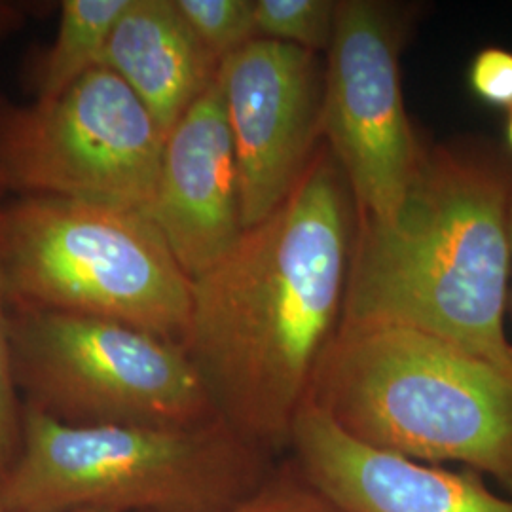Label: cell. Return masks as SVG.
<instances>
[{
  "label": "cell",
  "mask_w": 512,
  "mask_h": 512,
  "mask_svg": "<svg viewBox=\"0 0 512 512\" xmlns=\"http://www.w3.org/2000/svg\"><path fill=\"white\" fill-rule=\"evenodd\" d=\"M355 226L348 181L321 141L285 202L192 279L183 348L220 421L268 458L289 450L340 325Z\"/></svg>",
  "instance_id": "obj_1"
},
{
  "label": "cell",
  "mask_w": 512,
  "mask_h": 512,
  "mask_svg": "<svg viewBox=\"0 0 512 512\" xmlns=\"http://www.w3.org/2000/svg\"><path fill=\"white\" fill-rule=\"evenodd\" d=\"M512 164L467 145L427 147L387 220L357 217L338 327L416 330L512 366Z\"/></svg>",
  "instance_id": "obj_2"
},
{
  "label": "cell",
  "mask_w": 512,
  "mask_h": 512,
  "mask_svg": "<svg viewBox=\"0 0 512 512\" xmlns=\"http://www.w3.org/2000/svg\"><path fill=\"white\" fill-rule=\"evenodd\" d=\"M308 401L368 446L465 463L512 494V366L416 330L338 327Z\"/></svg>",
  "instance_id": "obj_3"
},
{
  "label": "cell",
  "mask_w": 512,
  "mask_h": 512,
  "mask_svg": "<svg viewBox=\"0 0 512 512\" xmlns=\"http://www.w3.org/2000/svg\"><path fill=\"white\" fill-rule=\"evenodd\" d=\"M272 469V458L220 420L183 429L82 427L23 404L0 505L6 512H219Z\"/></svg>",
  "instance_id": "obj_4"
},
{
  "label": "cell",
  "mask_w": 512,
  "mask_h": 512,
  "mask_svg": "<svg viewBox=\"0 0 512 512\" xmlns=\"http://www.w3.org/2000/svg\"><path fill=\"white\" fill-rule=\"evenodd\" d=\"M0 253L10 308L109 319L183 346L192 279L148 213L4 198Z\"/></svg>",
  "instance_id": "obj_5"
},
{
  "label": "cell",
  "mask_w": 512,
  "mask_h": 512,
  "mask_svg": "<svg viewBox=\"0 0 512 512\" xmlns=\"http://www.w3.org/2000/svg\"><path fill=\"white\" fill-rule=\"evenodd\" d=\"M25 406L67 425L200 427L220 420L181 344L109 319L10 308Z\"/></svg>",
  "instance_id": "obj_6"
},
{
  "label": "cell",
  "mask_w": 512,
  "mask_h": 512,
  "mask_svg": "<svg viewBox=\"0 0 512 512\" xmlns=\"http://www.w3.org/2000/svg\"><path fill=\"white\" fill-rule=\"evenodd\" d=\"M164 139L128 84L105 67L50 99L0 97V192L148 213Z\"/></svg>",
  "instance_id": "obj_7"
},
{
  "label": "cell",
  "mask_w": 512,
  "mask_h": 512,
  "mask_svg": "<svg viewBox=\"0 0 512 512\" xmlns=\"http://www.w3.org/2000/svg\"><path fill=\"white\" fill-rule=\"evenodd\" d=\"M408 23V10L391 2H336L321 141L340 165L361 219L387 220L399 211L427 152L401 90Z\"/></svg>",
  "instance_id": "obj_8"
},
{
  "label": "cell",
  "mask_w": 512,
  "mask_h": 512,
  "mask_svg": "<svg viewBox=\"0 0 512 512\" xmlns=\"http://www.w3.org/2000/svg\"><path fill=\"white\" fill-rule=\"evenodd\" d=\"M243 228L285 202L321 143L325 69L308 50L255 38L220 65Z\"/></svg>",
  "instance_id": "obj_9"
},
{
  "label": "cell",
  "mask_w": 512,
  "mask_h": 512,
  "mask_svg": "<svg viewBox=\"0 0 512 512\" xmlns=\"http://www.w3.org/2000/svg\"><path fill=\"white\" fill-rule=\"evenodd\" d=\"M148 217L190 279L241 238L238 165L220 78L165 135Z\"/></svg>",
  "instance_id": "obj_10"
},
{
  "label": "cell",
  "mask_w": 512,
  "mask_h": 512,
  "mask_svg": "<svg viewBox=\"0 0 512 512\" xmlns=\"http://www.w3.org/2000/svg\"><path fill=\"white\" fill-rule=\"evenodd\" d=\"M289 450L296 469L342 512H512L471 473H452L353 439L306 401Z\"/></svg>",
  "instance_id": "obj_11"
},
{
  "label": "cell",
  "mask_w": 512,
  "mask_h": 512,
  "mask_svg": "<svg viewBox=\"0 0 512 512\" xmlns=\"http://www.w3.org/2000/svg\"><path fill=\"white\" fill-rule=\"evenodd\" d=\"M175 0H129L110 33L101 67L128 84L167 135L219 78Z\"/></svg>",
  "instance_id": "obj_12"
},
{
  "label": "cell",
  "mask_w": 512,
  "mask_h": 512,
  "mask_svg": "<svg viewBox=\"0 0 512 512\" xmlns=\"http://www.w3.org/2000/svg\"><path fill=\"white\" fill-rule=\"evenodd\" d=\"M129 0H63L52 46L31 71L37 99H50L101 67L110 33Z\"/></svg>",
  "instance_id": "obj_13"
},
{
  "label": "cell",
  "mask_w": 512,
  "mask_h": 512,
  "mask_svg": "<svg viewBox=\"0 0 512 512\" xmlns=\"http://www.w3.org/2000/svg\"><path fill=\"white\" fill-rule=\"evenodd\" d=\"M336 19L334 0H255L256 37L327 52Z\"/></svg>",
  "instance_id": "obj_14"
},
{
  "label": "cell",
  "mask_w": 512,
  "mask_h": 512,
  "mask_svg": "<svg viewBox=\"0 0 512 512\" xmlns=\"http://www.w3.org/2000/svg\"><path fill=\"white\" fill-rule=\"evenodd\" d=\"M194 35L220 63L255 40V0H175Z\"/></svg>",
  "instance_id": "obj_15"
},
{
  "label": "cell",
  "mask_w": 512,
  "mask_h": 512,
  "mask_svg": "<svg viewBox=\"0 0 512 512\" xmlns=\"http://www.w3.org/2000/svg\"><path fill=\"white\" fill-rule=\"evenodd\" d=\"M219 512H342L319 494L293 461L274 467L260 486Z\"/></svg>",
  "instance_id": "obj_16"
},
{
  "label": "cell",
  "mask_w": 512,
  "mask_h": 512,
  "mask_svg": "<svg viewBox=\"0 0 512 512\" xmlns=\"http://www.w3.org/2000/svg\"><path fill=\"white\" fill-rule=\"evenodd\" d=\"M4 198L6 196L0 192V207ZM21 412L23 406L19 404L10 349V300L0 253V476L18 454Z\"/></svg>",
  "instance_id": "obj_17"
},
{
  "label": "cell",
  "mask_w": 512,
  "mask_h": 512,
  "mask_svg": "<svg viewBox=\"0 0 512 512\" xmlns=\"http://www.w3.org/2000/svg\"><path fill=\"white\" fill-rule=\"evenodd\" d=\"M467 82L476 99L494 109H512V52L492 46L473 57Z\"/></svg>",
  "instance_id": "obj_18"
},
{
  "label": "cell",
  "mask_w": 512,
  "mask_h": 512,
  "mask_svg": "<svg viewBox=\"0 0 512 512\" xmlns=\"http://www.w3.org/2000/svg\"><path fill=\"white\" fill-rule=\"evenodd\" d=\"M31 14H35V4L0 0V40L18 33Z\"/></svg>",
  "instance_id": "obj_19"
},
{
  "label": "cell",
  "mask_w": 512,
  "mask_h": 512,
  "mask_svg": "<svg viewBox=\"0 0 512 512\" xmlns=\"http://www.w3.org/2000/svg\"><path fill=\"white\" fill-rule=\"evenodd\" d=\"M505 141L507 148L512 154V109L507 110V120H505Z\"/></svg>",
  "instance_id": "obj_20"
},
{
  "label": "cell",
  "mask_w": 512,
  "mask_h": 512,
  "mask_svg": "<svg viewBox=\"0 0 512 512\" xmlns=\"http://www.w3.org/2000/svg\"><path fill=\"white\" fill-rule=\"evenodd\" d=\"M511 245H512V209H511Z\"/></svg>",
  "instance_id": "obj_21"
},
{
  "label": "cell",
  "mask_w": 512,
  "mask_h": 512,
  "mask_svg": "<svg viewBox=\"0 0 512 512\" xmlns=\"http://www.w3.org/2000/svg\"><path fill=\"white\" fill-rule=\"evenodd\" d=\"M0 512H6L4 511V507H2V505H0Z\"/></svg>",
  "instance_id": "obj_22"
},
{
  "label": "cell",
  "mask_w": 512,
  "mask_h": 512,
  "mask_svg": "<svg viewBox=\"0 0 512 512\" xmlns=\"http://www.w3.org/2000/svg\"><path fill=\"white\" fill-rule=\"evenodd\" d=\"M78 512H93V511H78Z\"/></svg>",
  "instance_id": "obj_23"
}]
</instances>
